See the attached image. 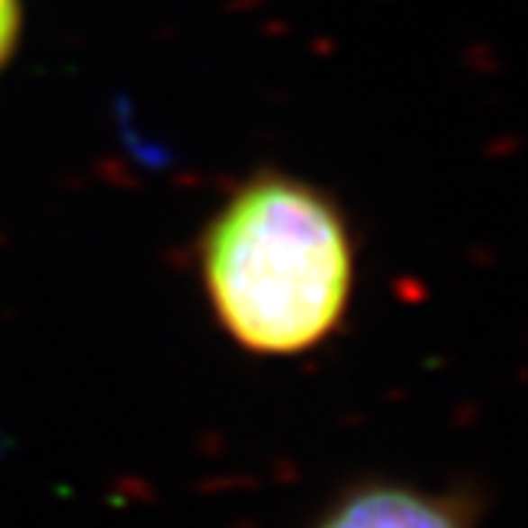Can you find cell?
I'll list each match as a JSON object with an SVG mask.
<instances>
[{
	"mask_svg": "<svg viewBox=\"0 0 528 528\" xmlns=\"http://www.w3.org/2000/svg\"><path fill=\"white\" fill-rule=\"evenodd\" d=\"M16 32H20V0H0V64L14 51Z\"/></svg>",
	"mask_w": 528,
	"mask_h": 528,
	"instance_id": "obj_3",
	"label": "cell"
},
{
	"mask_svg": "<svg viewBox=\"0 0 528 528\" xmlns=\"http://www.w3.org/2000/svg\"><path fill=\"white\" fill-rule=\"evenodd\" d=\"M210 309L239 347L303 353L341 325L353 290V242L341 210L312 185L261 176L201 236Z\"/></svg>",
	"mask_w": 528,
	"mask_h": 528,
	"instance_id": "obj_1",
	"label": "cell"
},
{
	"mask_svg": "<svg viewBox=\"0 0 528 528\" xmlns=\"http://www.w3.org/2000/svg\"><path fill=\"white\" fill-rule=\"evenodd\" d=\"M315 528H471L446 496L405 484H366L338 500Z\"/></svg>",
	"mask_w": 528,
	"mask_h": 528,
	"instance_id": "obj_2",
	"label": "cell"
}]
</instances>
